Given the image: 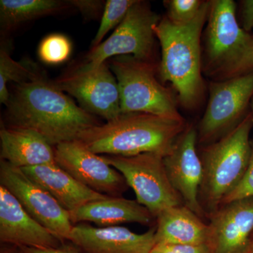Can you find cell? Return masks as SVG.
Wrapping results in <instances>:
<instances>
[{"label":"cell","mask_w":253,"mask_h":253,"mask_svg":"<svg viewBox=\"0 0 253 253\" xmlns=\"http://www.w3.org/2000/svg\"><path fill=\"white\" fill-rule=\"evenodd\" d=\"M151 253H211L207 245L156 244Z\"/></svg>","instance_id":"obj_27"},{"label":"cell","mask_w":253,"mask_h":253,"mask_svg":"<svg viewBox=\"0 0 253 253\" xmlns=\"http://www.w3.org/2000/svg\"><path fill=\"white\" fill-rule=\"evenodd\" d=\"M156 220V245L207 244L208 223L184 205L168 208Z\"/></svg>","instance_id":"obj_20"},{"label":"cell","mask_w":253,"mask_h":253,"mask_svg":"<svg viewBox=\"0 0 253 253\" xmlns=\"http://www.w3.org/2000/svg\"><path fill=\"white\" fill-rule=\"evenodd\" d=\"M87 112L112 121L122 113L117 80L107 61L87 71L74 69L54 81Z\"/></svg>","instance_id":"obj_11"},{"label":"cell","mask_w":253,"mask_h":253,"mask_svg":"<svg viewBox=\"0 0 253 253\" xmlns=\"http://www.w3.org/2000/svg\"><path fill=\"white\" fill-rule=\"evenodd\" d=\"M0 253H21L19 248L11 245L2 244L0 249Z\"/></svg>","instance_id":"obj_32"},{"label":"cell","mask_w":253,"mask_h":253,"mask_svg":"<svg viewBox=\"0 0 253 253\" xmlns=\"http://www.w3.org/2000/svg\"><path fill=\"white\" fill-rule=\"evenodd\" d=\"M70 214L73 224L89 221L103 227L125 223L150 226L156 219L149 210L137 201L122 196H108L104 199L88 203Z\"/></svg>","instance_id":"obj_19"},{"label":"cell","mask_w":253,"mask_h":253,"mask_svg":"<svg viewBox=\"0 0 253 253\" xmlns=\"http://www.w3.org/2000/svg\"><path fill=\"white\" fill-rule=\"evenodd\" d=\"M211 253H247L253 234V197L221 205L208 217Z\"/></svg>","instance_id":"obj_14"},{"label":"cell","mask_w":253,"mask_h":253,"mask_svg":"<svg viewBox=\"0 0 253 253\" xmlns=\"http://www.w3.org/2000/svg\"><path fill=\"white\" fill-rule=\"evenodd\" d=\"M1 160L14 167H36L54 164V147L39 133L26 128L1 126Z\"/></svg>","instance_id":"obj_17"},{"label":"cell","mask_w":253,"mask_h":253,"mask_svg":"<svg viewBox=\"0 0 253 253\" xmlns=\"http://www.w3.org/2000/svg\"><path fill=\"white\" fill-rule=\"evenodd\" d=\"M251 197H253V139H251V158L247 170L237 186L226 196L222 204Z\"/></svg>","instance_id":"obj_26"},{"label":"cell","mask_w":253,"mask_h":253,"mask_svg":"<svg viewBox=\"0 0 253 253\" xmlns=\"http://www.w3.org/2000/svg\"><path fill=\"white\" fill-rule=\"evenodd\" d=\"M110 68L119 87L122 113H144L169 119H184L178 110L172 89L158 80L156 61L131 55L109 59Z\"/></svg>","instance_id":"obj_6"},{"label":"cell","mask_w":253,"mask_h":253,"mask_svg":"<svg viewBox=\"0 0 253 253\" xmlns=\"http://www.w3.org/2000/svg\"><path fill=\"white\" fill-rule=\"evenodd\" d=\"M21 253H81L77 247L62 244L61 246L53 249H38L32 248H19Z\"/></svg>","instance_id":"obj_30"},{"label":"cell","mask_w":253,"mask_h":253,"mask_svg":"<svg viewBox=\"0 0 253 253\" xmlns=\"http://www.w3.org/2000/svg\"><path fill=\"white\" fill-rule=\"evenodd\" d=\"M239 3L241 28L250 33L253 29V0H242Z\"/></svg>","instance_id":"obj_29"},{"label":"cell","mask_w":253,"mask_h":253,"mask_svg":"<svg viewBox=\"0 0 253 253\" xmlns=\"http://www.w3.org/2000/svg\"><path fill=\"white\" fill-rule=\"evenodd\" d=\"M200 0H168L164 1L167 9L166 16L169 21L176 24L189 23L198 14L204 4Z\"/></svg>","instance_id":"obj_25"},{"label":"cell","mask_w":253,"mask_h":253,"mask_svg":"<svg viewBox=\"0 0 253 253\" xmlns=\"http://www.w3.org/2000/svg\"><path fill=\"white\" fill-rule=\"evenodd\" d=\"M204 46L203 73L212 81L234 78L251 46L252 35L241 28L232 0L210 1Z\"/></svg>","instance_id":"obj_5"},{"label":"cell","mask_w":253,"mask_h":253,"mask_svg":"<svg viewBox=\"0 0 253 253\" xmlns=\"http://www.w3.org/2000/svg\"><path fill=\"white\" fill-rule=\"evenodd\" d=\"M253 128L251 111L230 132L212 144L199 147L204 171L199 203L207 219L220 207L247 170Z\"/></svg>","instance_id":"obj_4"},{"label":"cell","mask_w":253,"mask_h":253,"mask_svg":"<svg viewBox=\"0 0 253 253\" xmlns=\"http://www.w3.org/2000/svg\"><path fill=\"white\" fill-rule=\"evenodd\" d=\"M136 0H108L105 4L101 23L94 40L91 42V49L102 43L103 39L111 30L117 28L126 18Z\"/></svg>","instance_id":"obj_23"},{"label":"cell","mask_w":253,"mask_h":253,"mask_svg":"<svg viewBox=\"0 0 253 253\" xmlns=\"http://www.w3.org/2000/svg\"><path fill=\"white\" fill-rule=\"evenodd\" d=\"M21 169L33 181L45 189L69 212L88 203L108 197L84 186L56 163Z\"/></svg>","instance_id":"obj_18"},{"label":"cell","mask_w":253,"mask_h":253,"mask_svg":"<svg viewBox=\"0 0 253 253\" xmlns=\"http://www.w3.org/2000/svg\"><path fill=\"white\" fill-rule=\"evenodd\" d=\"M247 253H253V234L252 238H251V244H250L249 251H248Z\"/></svg>","instance_id":"obj_33"},{"label":"cell","mask_w":253,"mask_h":253,"mask_svg":"<svg viewBox=\"0 0 253 253\" xmlns=\"http://www.w3.org/2000/svg\"><path fill=\"white\" fill-rule=\"evenodd\" d=\"M210 1L189 23L176 24L163 16L154 26L161 47L158 67L162 83L172 84L183 107L194 110L204 99L201 36L207 22Z\"/></svg>","instance_id":"obj_2"},{"label":"cell","mask_w":253,"mask_h":253,"mask_svg":"<svg viewBox=\"0 0 253 253\" xmlns=\"http://www.w3.org/2000/svg\"><path fill=\"white\" fill-rule=\"evenodd\" d=\"M6 106L7 126L36 131L54 147L101 125L38 69L31 79L12 84Z\"/></svg>","instance_id":"obj_1"},{"label":"cell","mask_w":253,"mask_h":253,"mask_svg":"<svg viewBox=\"0 0 253 253\" xmlns=\"http://www.w3.org/2000/svg\"><path fill=\"white\" fill-rule=\"evenodd\" d=\"M102 157L123 174L129 187L134 190L136 201L155 218L168 208L184 205L169 181L161 155L146 153L129 157Z\"/></svg>","instance_id":"obj_9"},{"label":"cell","mask_w":253,"mask_h":253,"mask_svg":"<svg viewBox=\"0 0 253 253\" xmlns=\"http://www.w3.org/2000/svg\"><path fill=\"white\" fill-rule=\"evenodd\" d=\"M54 152L56 164L60 168L96 192L120 197L129 187L119 171L79 140L56 145Z\"/></svg>","instance_id":"obj_12"},{"label":"cell","mask_w":253,"mask_h":253,"mask_svg":"<svg viewBox=\"0 0 253 253\" xmlns=\"http://www.w3.org/2000/svg\"><path fill=\"white\" fill-rule=\"evenodd\" d=\"M252 70H253V35H252V40H251V44L249 52L246 55V58L241 63V66L238 68L234 77L249 73Z\"/></svg>","instance_id":"obj_31"},{"label":"cell","mask_w":253,"mask_h":253,"mask_svg":"<svg viewBox=\"0 0 253 253\" xmlns=\"http://www.w3.org/2000/svg\"><path fill=\"white\" fill-rule=\"evenodd\" d=\"M0 185L14 195L26 212L38 222L63 242L69 240L74 226L70 212L21 168L1 160Z\"/></svg>","instance_id":"obj_10"},{"label":"cell","mask_w":253,"mask_h":253,"mask_svg":"<svg viewBox=\"0 0 253 253\" xmlns=\"http://www.w3.org/2000/svg\"><path fill=\"white\" fill-rule=\"evenodd\" d=\"M187 126L185 120L144 113H121L112 121L86 131L78 140L101 156L129 157L152 153L164 157Z\"/></svg>","instance_id":"obj_3"},{"label":"cell","mask_w":253,"mask_h":253,"mask_svg":"<svg viewBox=\"0 0 253 253\" xmlns=\"http://www.w3.org/2000/svg\"><path fill=\"white\" fill-rule=\"evenodd\" d=\"M253 70L209 84L207 107L197 127L198 146L215 142L236 127L251 111Z\"/></svg>","instance_id":"obj_7"},{"label":"cell","mask_w":253,"mask_h":253,"mask_svg":"<svg viewBox=\"0 0 253 253\" xmlns=\"http://www.w3.org/2000/svg\"><path fill=\"white\" fill-rule=\"evenodd\" d=\"M37 68L14 61L7 50H0V102L6 106L9 101V84H18L31 79Z\"/></svg>","instance_id":"obj_22"},{"label":"cell","mask_w":253,"mask_h":253,"mask_svg":"<svg viewBox=\"0 0 253 253\" xmlns=\"http://www.w3.org/2000/svg\"><path fill=\"white\" fill-rule=\"evenodd\" d=\"M71 6L70 1L59 0H1L0 24L9 31L31 20L59 14Z\"/></svg>","instance_id":"obj_21"},{"label":"cell","mask_w":253,"mask_h":253,"mask_svg":"<svg viewBox=\"0 0 253 253\" xmlns=\"http://www.w3.org/2000/svg\"><path fill=\"white\" fill-rule=\"evenodd\" d=\"M156 225L144 234H136L121 226L94 227L74 224L69 240L85 253H151L156 245Z\"/></svg>","instance_id":"obj_16"},{"label":"cell","mask_w":253,"mask_h":253,"mask_svg":"<svg viewBox=\"0 0 253 253\" xmlns=\"http://www.w3.org/2000/svg\"><path fill=\"white\" fill-rule=\"evenodd\" d=\"M71 52V44L66 37L51 35L44 38L38 49L42 61L49 64H59L66 61Z\"/></svg>","instance_id":"obj_24"},{"label":"cell","mask_w":253,"mask_h":253,"mask_svg":"<svg viewBox=\"0 0 253 253\" xmlns=\"http://www.w3.org/2000/svg\"><path fill=\"white\" fill-rule=\"evenodd\" d=\"M160 19L149 2L136 0L112 35L99 46L91 49L75 69L87 71L111 58L124 55L155 61L154 26Z\"/></svg>","instance_id":"obj_8"},{"label":"cell","mask_w":253,"mask_h":253,"mask_svg":"<svg viewBox=\"0 0 253 253\" xmlns=\"http://www.w3.org/2000/svg\"><path fill=\"white\" fill-rule=\"evenodd\" d=\"M73 7L76 8L80 11L87 16L94 17L99 14L102 9V3L100 1H92V0H71L70 1Z\"/></svg>","instance_id":"obj_28"},{"label":"cell","mask_w":253,"mask_h":253,"mask_svg":"<svg viewBox=\"0 0 253 253\" xmlns=\"http://www.w3.org/2000/svg\"><path fill=\"white\" fill-rule=\"evenodd\" d=\"M0 241L16 247L47 249L64 244L30 215L17 199L0 185Z\"/></svg>","instance_id":"obj_15"},{"label":"cell","mask_w":253,"mask_h":253,"mask_svg":"<svg viewBox=\"0 0 253 253\" xmlns=\"http://www.w3.org/2000/svg\"><path fill=\"white\" fill-rule=\"evenodd\" d=\"M251 111H252L253 114V97L252 99V101H251Z\"/></svg>","instance_id":"obj_34"},{"label":"cell","mask_w":253,"mask_h":253,"mask_svg":"<svg viewBox=\"0 0 253 253\" xmlns=\"http://www.w3.org/2000/svg\"><path fill=\"white\" fill-rule=\"evenodd\" d=\"M197 146V128L188 124L163 161L169 181L184 206L204 219L206 217L199 203L204 171Z\"/></svg>","instance_id":"obj_13"}]
</instances>
